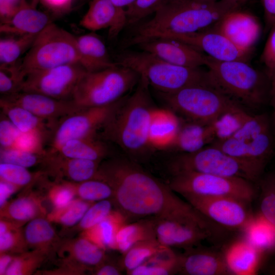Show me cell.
Here are the masks:
<instances>
[{"mask_svg":"<svg viewBox=\"0 0 275 275\" xmlns=\"http://www.w3.org/2000/svg\"><path fill=\"white\" fill-rule=\"evenodd\" d=\"M107 182L114 190L117 209L129 220L150 217H180L212 224L188 202L180 198L165 182L126 157L103 160L96 178Z\"/></svg>","mask_w":275,"mask_h":275,"instance_id":"6da1fadb","label":"cell"},{"mask_svg":"<svg viewBox=\"0 0 275 275\" xmlns=\"http://www.w3.org/2000/svg\"><path fill=\"white\" fill-rule=\"evenodd\" d=\"M240 4L234 0H167L151 19L137 26L124 45L135 46L154 38L210 29L227 13L237 9Z\"/></svg>","mask_w":275,"mask_h":275,"instance_id":"7a4b0ae2","label":"cell"},{"mask_svg":"<svg viewBox=\"0 0 275 275\" xmlns=\"http://www.w3.org/2000/svg\"><path fill=\"white\" fill-rule=\"evenodd\" d=\"M149 85L140 76L136 90L126 98L101 129L104 140L118 146L125 156L141 163L154 153L149 142L151 114L156 107Z\"/></svg>","mask_w":275,"mask_h":275,"instance_id":"3957f363","label":"cell"},{"mask_svg":"<svg viewBox=\"0 0 275 275\" xmlns=\"http://www.w3.org/2000/svg\"><path fill=\"white\" fill-rule=\"evenodd\" d=\"M209 85L245 107L256 108L270 95L268 75H264L245 61H219L207 56Z\"/></svg>","mask_w":275,"mask_h":275,"instance_id":"277c9868","label":"cell"},{"mask_svg":"<svg viewBox=\"0 0 275 275\" xmlns=\"http://www.w3.org/2000/svg\"><path fill=\"white\" fill-rule=\"evenodd\" d=\"M164 107L187 121L210 124L243 106L210 85L188 87L172 93L156 92Z\"/></svg>","mask_w":275,"mask_h":275,"instance_id":"5b68a950","label":"cell"},{"mask_svg":"<svg viewBox=\"0 0 275 275\" xmlns=\"http://www.w3.org/2000/svg\"><path fill=\"white\" fill-rule=\"evenodd\" d=\"M116 63L135 71L158 92L172 93L190 86L209 85L207 71L176 65L143 50L124 51Z\"/></svg>","mask_w":275,"mask_h":275,"instance_id":"8992f818","label":"cell"},{"mask_svg":"<svg viewBox=\"0 0 275 275\" xmlns=\"http://www.w3.org/2000/svg\"><path fill=\"white\" fill-rule=\"evenodd\" d=\"M163 168L169 176L196 172L225 177H240L256 181L262 171L246 161L209 145L190 153L173 154L164 160Z\"/></svg>","mask_w":275,"mask_h":275,"instance_id":"52a82bcc","label":"cell"},{"mask_svg":"<svg viewBox=\"0 0 275 275\" xmlns=\"http://www.w3.org/2000/svg\"><path fill=\"white\" fill-rule=\"evenodd\" d=\"M140 78L133 70L119 65L87 71L78 81L71 99L80 108L111 104L126 96Z\"/></svg>","mask_w":275,"mask_h":275,"instance_id":"ba28073f","label":"cell"},{"mask_svg":"<svg viewBox=\"0 0 275 275\" xmlns=\"http://www.w3.org/2000/svg\"><path fill=\"white\" fill-rule=\"evenodd\" d=\"M75 63L80 64L76 37L50 22L36 36L18 66L23 79L32 71Z\"/></svg>","mask_w":275,"mask_h":275,"instance_id":"9c48e42d","label":"cell"},{"mask_svg":"<svg viewBox=\"0 0 275 275\" xmlns=\"http://www.w3.org/2000/svg\"><path fill=\"white\" fill-rule=\"evenodd\" d=\"M274 135L273 126L266 115H252L231 135L210 145L263 170L273 152Z\"/></svg>","mask_w":275,"mask_h":275,"instance_id":"30bf717a","label":"cell"},{"mask_svg":"<svg viewBox=\"0 0 275 275\" xmlns=\"http://www.w3.org/2000/svg\"><path fill=\"white\" fill-rule=\"evenodd\" d=\"M165 183L182 197H230L251 203L256 194L253 182L240 177L183 172L169 176Z\"/></svg>","mask_w":275,"mask_h":275,"instance_id":"8fae6325","label":"cell"},{"mask_svg":"<svg viewBox=\"0 0 275 275\" xmlns=\"http://www.w3.org/2000/svg\"><path fill=\"white\" fill-rule=\"evenodd\" d=\"M128 96L105 106L81 108L62 118L53 127L49 135L48 153H56L67 142L97 137Z\"/></svg>","mask_w":275,"mask_h":275,"instance_id":"7c38bea8","label":"cell"},{"mask_svg":"<svg viewBox=\"0 0 275 275\" xmlns=\"http://www.w3.org/2000/svg\"><path fill=\"white\" fill-rule=\"evenodd\" d=\"M86 72L79 63L32 71L25 75L19 92L69 100L78 81Z\"/></svg>","mask_w":275,"mask_h":275,"instance_id":"4fadbf2b","label":"cell"},{"mask_svg":"<svg viewBox=\"0 0 275 275\" xmlns=\"http://www.w3.org/2000/svg\"><path fill=\"white\" fill-rule=\"evenodd\" d=\"M199 212L214 225L228 230H243L254 218L251 203L230 197H183Z\"/></svg>","mask_w":275,"mask_h":275,"instance_id":"5bb4252c","label":"cell"},{"mask_svg":"<svg viewBox=\"0 0 275 275\" xmlns=\"http://www.w3.org/2000/svg\"><path fill=\"white\" fill-rule=\"evenodd\" d=\"M154 237L162 245L185 250L199 245L213 236L214 230L186 218L150 217Z\"/></svg>","mask_w":275,"mask_h":275,"instance_id":"9a60e30c","label":"cell"},{"mask_svg":"<svg viewBox=\"0 0 275 275\" xmlns=\"http://www.w3.org/2000/svg\"><path fill=\"white\" fill-rule=\"evenodd\" d=\"M0 99L29 111L48 122L52 128L62 118L82 108L76 106L71 99H58L32 92H18L2 95Z\"/></svg>","mask_w":275,"mask_h":275,"instance_id":"2e32d148","label":"cell"},{"mask_svg":"<svg viewBox=\"0 0 275 275\" xmlns=\"http://www.w3.org/2000/svg\"><path fill=\"white\" fill-rule=\"evenodd\" d=\"M141 50L150 53L173 64L200 68L205 66L207 55L179 40L168 37H157L144 41L137 45Z\"/></svg>","mask_w":275,"mask_h":275,"instance_id":"e0dca14e","label":"cell"},{"mask_svg":"<svg viewBox=\"0 0 275 275\" xmlns=\"http://www.w3.org/2000/svg\"><path fill=\"white\" fill-rule=\"evenodd\" d=\"M212 29L225 36L239 49L250 54L261 31L260 24L255 16L237 9L225 14Z\"/></svg>","mask_w":275,"mask_h":275,"instance_id":"ac0fdd59","label":"cell"},{"mask_svg":"<svg viewBox=\"0 0 275 275\" xmlns=\"http://www.w3.org/2000/svg\"><path fill=\"white\" fill-rule=\"evenodd\" d=\"M164 37L184 42L205 52L206 55L219 61L246 62L250 55L237 48L221 33L212 29L192 33L173 34Z\"/></svg>","mask_w":275,"mask_h":275,"instance_id":"d6986e66","label":"cell"},{"mask_svg":"<svg viewBox=\"0 0 275 275\" xmlns=\"http://www.w3.org/2000/svg\"><path fill=\"white\" fill-rule=\"evenodd\" d=\"M178 255L177 273L184 275L232 274L224 254L199 245Z\"/></svg>","mask_w":275,"mask_h":275,"instance_id":"ffe728a7","label":"cell"},{"mask_svg":"<svg viewBox=\"0 0 275 275\" xmlns=\"http://www.w3.org/2000/svg\"><path fill=\"white\" fill-rule=\"evenodd\" d=\"M79 24L92 32L108 29V36L113 39L127 26L126 10L109 0H92Z\"/></svg>","mask_w":275,"mask_h":275,"instance_id":"44dd1931","label":"cell"},{"mask_svg":"<svg viewBox=\"0 0 275 275\" xmlns=\"http://www.w3.org/2000/svg\"><path fill=\"white\" fill-rule=\"evenodd\" d=\"M101 162L69 158L58 153H47L43 164L48 173L57 177L58 180L65 177L67 181L80 182L96 178Z\"/></svg>","mask_w":275,"mask_h":275,"instance_id":"7402d4cb","label":"cell"},{"mask_svg":"<svg viewBox=\"0 0 275 275\" xmlns=\"http://www.w3.org/2000/svg\"><path fill=\"white\" fill-rule=\"evenodd\" d=\"M186 121L181 123L175 140L163 152L173 154L193 152L211 144L216 140L214 122L202 124Z\"/></svg>","mask_w":275,"mask_h":275,"instance_id":"603a6c76","label":"cell"},{"mask_svg":"<svg viewBox=\"0 0 275 275\" xmlns=\"http://www.w3.org/2000/svg\"><path fill=\"white\" fill-rule=\"evenodd\" d=\"M181 122L178 116L166 107H155L151 114L149 142L154 151H164L175 140Z\"/></svg>","mask_w":275,"mask_h":275,"instance_id":"cb8c5ba5","label":"cell"},{"mask_svg":"<svg viewBox=\"0 0 275 275\" xmlns=\"http://www.w3.org/2000/svg\"><path fill=\"white\" fill-rule=\"evenodd\" d=\"M50 22L47 14L29 4L9 19L1 22L0 32L9 35H37Z\"/></svg>","mask_w":275,"mask_h":275,"instance_id":"d4e9b609","label":"cell"},{"mask_svg":"<svg viewBox=\"0 0 275 275\" xmlns=\"http://www.w3.org/2000/svg\"><path fill=\"white\" fill-rule=\"evenodd\" d=\"M62 251L68 255L65 261L66 267L72 270L96 268L106 259L104 250L82 236L64 244Z\"/></svg>","mask_w":275,"mask_h":275,"instance_id":"484cf974","label":"cell"},{"mask_svg":"<svg viewBox=\"0 0 275 275\" xmlns=\"http://www.w3.org/2000/svg\"><path fill=\"white\" fill-rule=\"evenodd\" d=\"M80 64L88 71L94 72L117 65L112 61L106 47L96 34L90 33L76 37Z\"/></svg>","mask_w":275,"mask_h":275,"instance_id":"4316f807","label":"cell"},{"mask_svg":"<svg viewBox=\"0 0 275 275\" xmlns=\"http://www.w3.org/2000/svg\"><path fill=\"white\" fill-rule=\"evenodd\" d=\"M223 253L232 275L256 272L260 252L243 237L228 244Z\"/></svg>","mask_w":275,"mask_h":275,"instance_id":"83f0119b","label":"cell"},{"mask_svg":"<svg viewBox=\"0 0 275 275\" xmlns=\"http://www.w3.org/2000/svg\"><path fill=\"white\" fill-rule=\"evenodd\" d=\"M1 113L22 133L37 134L49 138L52 126L29 111L0 99Z\"/></svg>","mask_w":275,"mask_h":275,"instance_id":"f1b7e54d","label":"cell"},{"mask_svg":"<svg viewBox=\"0 0 275 275\" xmlns=\"http://www.w3.org/2000/svg\"><path fill=\"white\" fill-rule=\"evenodd\" d=\"M28 194L8 202L1 208V219L13 223L21 227L32 219L45 214L39 197Z\"/></svg>","mask_w":275,"mask_h":275,"instance_id":"f546056e","label":"cell"},{"mask_svg":"<svg viewBox=\"0 0 275 275\" xmlns=\"http://www.w3.org/2000/svg\"><path fill=\"white\" fill-rule=\"evenodd\" d=\"M127 222V218L117 209L93 227L82 231L81 236L104 250H116L117 234L121 227Z\"/></svg>","mask_w":275,"mask_h":275,"instance_id":"4dcf8cb0","label":"cell"},{"mask_svg":"<svg viewBox=\"0 0 275 275\" xmlns=\"http://www.w3.org/2000/svg\"><path fill=\"white\" fill-rule=\"evenodd\" d=\"M56 153L67 157L101 162L110 155V149L104 141L91 137L69 141Z\"/></svg>","mask_w":275,"mask_h":275,"instance_id":"1f68e13d","label":"cell"},{"mask_svg":"<svg viewBox=\"0 0 275 275\" xmlns=\"http://www.w3.org/2000/svg\"><path fill=\"white\" fill-rule=\"evenodd\" d=\"M50 222L43 216H39L28 222L23 235L27 246L45 254L57 244L58 239Z\"/></svg>","mask_w":275,"mask_h":275,"instance_id":"d6a6232c","label":"cell"},{"mask_svg":"<svg viewBox=\"0 0 275 275\" xmlns=\"http://www.w3.org/2000/svg\"><path fill=\"white\" fill-rule=\"evenodd\" d=\"M150 239H156L149 218L132 223H126L121 227L117 234L116 250L123 254L136 243Z\"/></svg>","mask_w":275,"mask_h":275,"instance_id":"836d02e7","label":"cell"},{"mask_svg":"<svg viewBox=\"0 0 275 275\" xmlns=\"http://www.w3.org/2000/svg\"><path fill=\"white\" fill-rule=\"evenodd\" d=\"M178 255L166 248L143 264L128 272L129 275H168L177 273Z\"/></svg>","mask_w":275,"mask_h":275,"instance_id":"e575fe53","label":"cell"},{"mask_svg":"<svg viewBox=\"0 0 275 275\" xmlns=\"http://www.w3.org/2000/svg\"><path fill=\"white\" fill-rule=\"evenodd\" d=\"M242 231L243 237L260 252L275 246V227L260 215Z\"/></svg>","mask_w":275,"mask_h":275,"instance_id":"d590c367","label":"cell"},{"mask_svg":"<svg viewBox=\"0 0 275 275\" xmlns=\"http://www.w3.org/2000/svg\"><path fill=\"white\" fill-rule=\"evenodd\" d=\"M37 35H8L1 38L0 68L17 64L20 57L30 49Z\"/></svg>","mask_w":275,"mask_h":275,"instance_id":"8d00e7d4","label":"cell"},{"mask_svg":"<svg viewBox=\"0 0 275 275\" xmlns=\"http://www.w3.org/2000/svg\"><path fill=\"white\" fill-rule=\"evenodd\" d=\"M166 248L167 247L160 244L156 239L140 241L123 254L119 261V265L127 273L143 264Z\"/></svg>","mask_w":275,"mask_h":275,"instance_id":"74e56055","label":"cell"},{"mask_svg":"<svg viewBox=\"0 0 275 275\" xmlns=\"http://www.w3.org/2000/svg\"><path fill=\"white\" fill-rule=\"evenodd\" d=\"M94 203L80 198L74 199L69 204L54 209L46 218L50 222L70 227L78 224L88 208Z\"/></svg>","mask_w":275,"mask_h":275,"instance_id":"f35d334b","label":"cell"},{"mask_svg":"<svg viewBox=\"0 0 275 275\" xmlns=\"http://www.w3.org/2000/svg\"><path fill=\"white\" fill-rule=\"evenodd\" d=\"M70 182L76 195L85 201L94 203L113 198L112 187L101 179L94 178L80 182Z\"/></svg>","mask_w":275,"mask_h":275,"instance_id":"ab89813d","label":"cell"},{"mask_svg":"<svg viewBox=\"0 0 275 275\" xmlns=\"http://www.w3.org/2000/svg\"><path fill=\"white\" fill-rule=\"evenodd\" d=\"M43 175L40 172L33 173L27 168L19 165L1 162L0 179L20 188L30 186Z\"/></svg>","mask_w":275,"mask_h":275,"instance_id":"60d3db41","label":"cell"},{"mask_svg":"<svg viewBox=\"0 0 275 275\" xmlns=\"http://www.w3.org/2000/svg\"><path fill=\"white\" fill-rule=\"evenodd\" d=\"M46 255L37 250L23 252L14 257L5 275L31 274L39 267Z\"/></svg>","mask_w":275,"mask_h":275,"instance_id":"b9f144b4","label":"cell"},{"mask_svg":"<svg viewBox=\"0 0 275 275\" xmlns=\"http://www.w3.org/2000/svg\"><path fill=\"white\" fill-rule=\"evenodd\" d=\"M46 153H40L18 148H1V162L30 168L43 163Z\"/></svg>","mask_w":275,"mask_h":275,"instance_id":"7bdbcfd3","label":"cell"},{"mask_svg":"<svg viewBox=\"0 0 275 275\" xmlns=\"http://www.w3.org/2000/svg\"><path fill=\"white\" fill-rule=\"evenodd\" d=\"M260 187V215L275 227V175L264 179Z\"/></svg>","mask_w":275,"mask_h":275,"instance_id":"ee69618b","label":"cell"},{"mask_svg":"<svg viewBox=\"0 0 275 275\" xmlns=\"http://www.w3.org/2000/svg\"><path fill=\"white\" fill-rule=\"evenodd\" d=\"M114 203L111 199L96 202L88 208L78 223L79 230H88L108 216L113 210Z\"/></svg>","mask_w":275,"mask_h":275,"instance_id":"f6af8a7d","label":"cell"},{"mask_svg":"<svg viewBox=\"0 0 275 275\" xmlns=\"http://www.w3.org/2000/svg\"><path fill=\"white\" fill-rule=\"evenodd\" d=\"M167 0H136L126 10L127 26L136 25L143 19L154 14Z\"/></svg>","mask_w":275,"mask_h":275,"instance_id":"bcb514c9","label":"cell"},{"mask_svg":"<svg viewBox=\"0 0 275 275\" xmlns=\"http://www.w3.org/2000/svg\"><path fill=\"white\" fill-rule=\"evenodd\" d=\"M27 245L20 227L15 226L0 234V254L24 252Z\"/></svg>","mask_w":275,"mask_h":275,"instance_id":"7dc6e473","label":"cell"},{"mask_svg":"<svg viewBox=\"0 0 275 275\" xmlns=\"http://www.w3.org/2000/svg\"><path fill=\"white\" fill-rule=\"evenodd\" d=\"M47 195L54 209H59L72 202L76 194L70 181L61 180L50 186Z\"/></svg>","mask_w":275,"mask_h":275,"instance_id":"c3c4849f","label":"cell"},{"mask_svg":"<svg viewBox=\"0 0 275 275\" xmlns=\"http://www.w3.org/2000/svg\"><path fill=\"white\" fill-rule=\"evenodd\" d=\"M21 133L9 119L1 113L0 120L1 148L15 147Z\"/></svg>","mask_w":275,"mask_h":275,"instance_id":"681fc988","label":"cell"},{"mask_svg":"<svg viewBox=\"0 0 275 275\" xmlns=\"http://www.w3.org/2000/svg\"><path fill=\"white\" fill-rule=\"evenodd\" d=\"M270 30L261 57L268 74L275 70V26Z\"/></svg>","mask_w":275,"mask_h":275,"instance_id":"f907efd6","label":"cell"},{"mask_svg":"<svg viewBox=\"0 0 275 275\" xmlns=\"http://www.w3.org/2000/svg\"><path fill=\"white\" fill-rule=\"evenodd\" d=\"M31 3L27 0H0L1 22L9 19L23 7Z\"/></svg>","mask_w":275,"mask_h":275,"instance_id":"816d5d0a","label":"cell"},{"mask_svg":"<svg viewBox=\"0 0 275 275\" xmlns=\"http://www.w3.org/2000/svg\"><path fill=\"white\" fill-rule=\"evenodd\" d=\"M73 0H39L42 5L51 11L58 14L69 11Z\"/></svg>","mask_w":275,"mask_h":275,"instance_id":"f5cc1de1","label":"cell"},{"mask_svg":"<svg viewBox=\"0 0 275 275\" xmlns=\"http://www.w3.org/2000/svg\"><path fill=\"white\" fill-rule=\"evenodd\" d=\"M19 187L7 181L0 180V207L2 208L8 203L9 198Z\"/></svg>","mask_w":275,"mask_h":275,"instance_id":"db71d44e","label":"cell"},{"mask_svg":"<svg viewBox=\"0 0 275 275\" xmlns=\"http://www.w3.org/2000/svg\"><path fill=\"white\" fill-rule=\"evenodd\" d=\"M264 17L268 29L275 26V0H262Z\"/></svg>","mask_w":275,"mask_h":275,"instance_id":"11a10c76","label":"cell"},{"mask_svg":"<svg viewBox=\"0 0 275 275\" xmlns=\"http://www.w3.org/2000/svg\"><path fill=\"white\" fill-rule=\"evenodd\" d=\"M120 265L105 264L104 262L95 269V274L97 275H120L122 274Z\"/></svg>","mask_w":275,"mask_h":275,"instance_id":"9f6ffc18","label":"cell"},{"mask_svg":"<svg viewBox=\"0 0 275 275\" xmlns=\"http://www.w3.org/2000/svg\"><path fill=\"white\" fill-rule=\"evenodd\" d=\"M14 257L10 254H2L0 256V274L4 275Z\"/></svg>","mask_w":275,"mask_h":275,"instance_id":"6f0895ef","label":"cell"},{"mask_svg":"<svg viewBox=\"0 0 275 275\" xmlns=\"http://www.w3.org/2000/svg\"><path fill=\"white\" fill-rule=\"evenodd\" d=\"M117 6L123 8L125 10L131 6L136 0H109Z\"/></svg>","mask_w":275,"mask_h":275,"instance_id":"680465c9","label":"cell"},{"mask_svg":"<svg viewBox=\"0 0 275 275\" xmlns=\"http://www.w3.org/2000/svg\"><path fill=\"white\" fill-rule=\"evenodd\" d=\"M273 107L272 126L275 133V85L270 86V95Z\"/></svg>","mask_w":275,"mask_h":275,"instance_id":"91938a15","label":"cell"},{"mask_svg":"<svg viewBox=\"0 0 275 275\" xmlns=\"http://www.w3.org/2000/svg\"><path fill=\"white\" fill-rule=\"evenodd\" d=\"M269 76L270 82V86L275 85V70L267 74Z\"/></svg>","mask_w":275,"mask_h":275,"instance_id":"94428289","label":"cell"},{"mask_svg":"<svg viewBox=\"0 0 275 275\" xmlns=\"http://www.w3.org/2000/svg\"><path fill=\"white\" fill-rule=\"evenodd\" d=\"M38 2L39 0H31V4L34 7H36Z\"/></svg>","mask_w":275,"mask_h":275,"instance_id":"6125c7cd","label":"cell"},{"mask_svg":"<svg viewBox=\"0 0 275 275\" xmlns=\"http://www.w3.org/2000/svg\"><path fill=\"white\" fill-rule=\"evenodd\" d=\"M201 1H206V2H213L217 1V0H201Z\"/></svg>","mask_w":275,"mask_h":275,"instance_id":"be15d7a7","label":"cell"},{"mask_svg":"<svg viewBox=\"0 0 275 275\" xmlns=\"http://www.w3.org/2000/svg\"><path fill=\"white\" fill-rule=\"evenodd\" d=\"M246 1H248V0H239V2L240 3V4H241V3H243V2H244Z\"/></svg>","mask_w":275,"mask_h":275,"instance_id":"e7e4bbea","label":"cell"},{"mask_svg":"<svg viewBox=\"0 0 275 275\" xmlns=\"http://www.w3.org/2000/svg\"><path fill=\"white\" fill-rule=\"evenodd\" d=\"M234 1H236L238 2L240 4V3L239 2V0H234Z\"/></svg>","mask_w":275,"mask_h":275,"instance_id":"03108f58","label":"cell"}]
</instances>
